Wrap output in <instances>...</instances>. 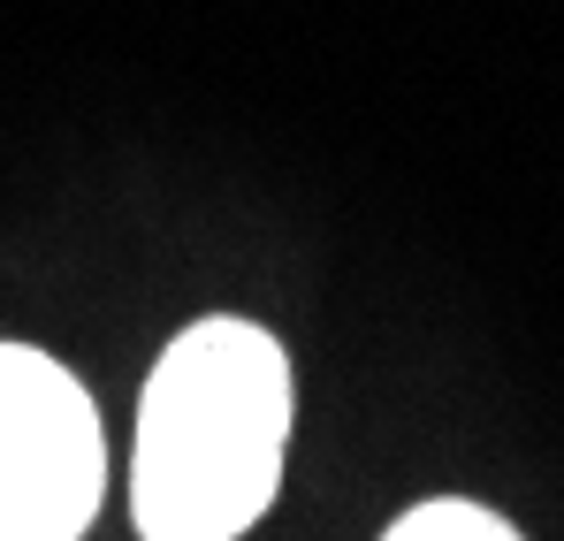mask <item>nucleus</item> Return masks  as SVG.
I'll list each match as a JSON object with an SVG mask.
<instances>
[{"mask_svg": "<svg viewBox=\"0 0 564 541\" xmlns=\"http://www.w3.org/2000/svg\"><path fill=\"white\" fill-rule=\"evenodd\" d=\"M290 457V351L245 313H206L161 351L138 404L130 511L145 541H237Z\"/></svg>", "mask_w": 564, "mask_h": 541, "instance_id": "obj_1", "label": "nucleus"}, {"mask_svg": "<svg viewBox=\"0 0 564 541\" xmlns=\"http://www.w3.org/2000/svg\"><path fill=\"white\" fill-rule=\"evenodd\" d=\"M107 496L93 389L39 344H0V541H77Z\"/></svg>", "mask_w": 564, "mask_h": 541, "instance_id": "obj_2", "label": "nucleus"}, {"mask_svg": "<svg viewBox=\"0 0 564 541\" xmlns=\"http://www.w3.org/2000/svg\"><path fill=\"white\" fill-rule=\"evenodd\" d=\"M381 541H527L511 519H496L488 504H466V496H435V504H412Z\"/></svg>", "mask_w": 564, "mask_h": 541, "instance_id": "obj_3", "label": "nucleus"}]
</instances>
